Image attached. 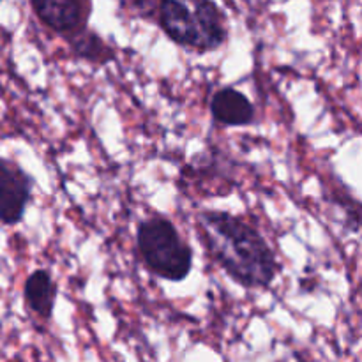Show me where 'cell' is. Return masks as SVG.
Returning a JSON list of instances; mask_svg holds the SVG:
<instances>
[{"mask_svg": "<svg viewBox=\"0 0 362 362\" xmlns=\"http://www.w3.org/2000/svg\"><path fill=\"white\" fill-rule=\"evenodd\" d=\"M129 4L140 13H151L154 7V0H129Z\"/></svg>", "mask_w": 362, "mask_h": 362, "instance_id": "9c48e42d", "label": "cell"}, {"mask_svg": "<svg viewBox=\"0 0 362 362\" xmlns=\"http://www.w3.org/2000/svg\"><path fill=\"white\" fill-rule=\"evenodd\" d=\"M39 20L57 34L76 35L83 30L85 9L81 0H32Z\"/></svg>", "mask_w": 362, "mask_h": 362, "instance_id": "5b68a950", "label": "cell"}, {"mask_svg": "<svg viewBox=\"0 0 362 362\" xmlns=\"http://www.w3.org/2000/svg\"><path fill=\"white\" fill-rule=\"evenodd\" d=\"M23 293L27 306L30 308L37 317H52L53 306H55L57 286L48 272L42 271V269L32 272L27 278V281H25Z\"/></svg>", "mask_w": 362, "mask_h": 362, "instance_id": "52a82bcc", "label": "cell"}, {"mask_svg": "<svg viewBox=\"0 0 362 362\" xmlns=\"http://www.w3.org/2000/svg\"><path fill=\"white\" fill-rule=\"evenodd\" d=\"M212 119L230 127L250 126L255 120V106L243 92L232 87L221 88L211 99Z\"/></svg>", "mask_w": 362, "mask_h": 362, "instance_id": "8992f818", "label": "cell"}, {"mask_svg": "<svg viewBox=\"0 0 362 362\" xmlns=\"http://www.w3.org/2000/svg\"><path fill=\"white\" fill-rule=\"evenodd\" d=\"M159 25L187 49L207 53L226 41L225 20L212 0H159Z\"/></svg>", "mask_w": 362, "mask_h": 362, "instance_id": "7a4b0ae2", "label": "cell"}, {"mask_svg": "<svg viewBox=\"0 0 362 362\" xmlns=\"http://www.w3.org/2000/svg\"><path fill=\"white\" fill-rule=\"evenodd\" d=\"M32 197V179L9 159L0 163V218L4 225L21 221Z\"/></svg>", "mask_w": 362, "mask_h": 362, "instance_id": "277c9868", "label": "cell"}, {"mask_svg": "<svg viewBox=\"0 0 362 362\" xmlns=\"http://www.w3.org/2000/svg\"><path fill=\"white\" fill-rule=\"evenodd\" d=\"M136 243L145 267L166 281H182L193 267V251L163 216L145 219L136 232Z\"/></svg>", "mask_w": 362, "mask_h": 362, "instance_id": "3957f363", "label": "cell"}, {"mask_svg": "<svg viewBox=\"0 0 362 362\" xmlns=\"http://www.w3.org/2000/svg\"><path fill=\"white\" fill-rule=\"evenodd\" d=\"M212 258L230 278L247 288H265L278 274V262L264 237L228 212L205 211L198 216Z\"/></svg>", "mask_w": 362, "mask_h": 362, "instance_id": "6da1fadb", "label": "cell"}, {"mask_svg": "<svg viewBox=\"0 0 362 362\" xmlns=\"http://www.w3.org/2000/svg\"><path fill=\"white\" fill-rule=\"evenodd\" d=\"M71 46H73V52L78 57L90 60V62L105 64L113 59V52L110 49V46H106L105 41L99 35H95L94 32L81 30L80 34L73 35Z\"/></svg>", "mask_w": 362, "mask_h": 362, "instance_id": "ba28073f", "label": "cell"}]
</instances>
